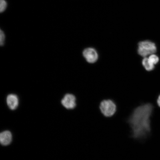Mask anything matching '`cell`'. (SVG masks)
<instances>
[{
  "label": "cell",
  "mask_w": 160,
  "mask_h": 160,
  "mask_svg": "<svg viewBox=\"0 0 160 160\" xmlns=\"http://www.w3.org/2000/svg\"><path fill=\"white\" fill-rule=\"evenodd\" d=\"M153 107L150 103L139 106L133 110L128 120L131 128L132 136L133 138H145L151 132V118Z\"/></svg>",
  "instance_id": "obj_1"
},
{
  "label": "cell",
  "mask_w": 160,
  "mask_h": 160,
  "mask_svg": "<svg viewBox=\"0 0 160 160\" xmlns=\"http://www.w3.org/2000/svg\"><path fill=\"white\" fill-rule=\"evenodd\" d=\"M100 109L104 116L110 117L115 114L117 111V107L112 100H105L100 104Z\"/></svg>",
  "instance_id": "obj_3"
},
{
  "label": "cell",
  "mask_w": 160,
  "mask_h": 160,
  "mask_svg": "<svg viewBox=\"0 0 160 160\" xmlns=\"http://www.w3.org/2000/svg\"><path fill=\"white\" fill-rule=\"evenodd\" d=\"M12 141V135L11 132L7 131H5L0 134V141L2 145H9Z\"/></svg>",
  "instance_id": "obj_7"
},
{
  "label": "cell",
  "mask_w": 160,
  "mask_h": 160,
  "mask_svg": "<svg viewBox=\"0 0 160 160\" xmlns=\"http://www.w3.org/2000/svg\"><path fill=\"white\" fill-rule=\"evenodd\" d=\"M7 7V3L5 0L0 1V12H2L6 9Z\"/></svg>",
  "instance_id": "obj_10"
},
{
  "label": "cell",
  "mask_w": 160,
  "mask_h": 160,
  "mask_svg": "<svg viewBox=\"0 0 160 160\" xmlns=\"http://www.w3.org/2000/svg\"><path fill=\"white\" fill-rule=\"evenodd\" d=\"M5 41V35L3 32L1 30L0 32V44L1 46H3L4 44Z\"/></svg>",
  "instance_id": "obj_11"
},
{
  "label": "cell",
  "mask_w": 160,
  "mask_h": 160,
  "mask_svg": "<svg viewBox=\"0 0 160 160\" xmlns=\"http://www.w3.org/2000/svg\"><path fill=\"white\" fill-rule=\"evenodd\" d=\"M157 103L159 107H160V95L159 96L157 100Z\"/></svg>",
  "instance_id": "obj_12"
},
{
  "label": "cell",
  "mask_w": 160,
  "mask_h": 160,
  "mask_svg": "<svg viewBox=\"0 0 160 160\" xmlns=\"http://www.w3.org/2000/svg\"><path fill=\"white\" fill-rule=\"evenodd\" d=\"M157 51V48L155 43L151 41H143L138 44V52L142 57H146L155 53Z\"/></svg>",
  "instance_id": "obj_2"
},
{
  "label": "cell",
  "mask_w": 160,
  "mask_h": 160,
  "mask_svg": "<svg viewBox=\"0 0 160 160\" xmlns=\"http://www.w3.org/2000/svg\"><path fill=\"white\" fill-rule=\"evenodd\" d=\"M142 63L144 67L147 71H151L154 69L155 65L150 61L148 58L145 57L142 60Z\"/></svg>",
  "instance_id": "obj_8"
},
{
  "label": "cell",
  "mask_w": 160,
  "mask_h": 160,
  "mask_svg": "<svg viewBox=\"0 0 160 160\" xmlns=\"http://www.w3.org/2000/svg\"><path fill=\"white\" fill-rule=\"evenodd\" d=\"M7 102L8 107L11 110H15L19 104V99L18 96L15 94H11L7 96Z\"/></svg>",
  "instance_id": "obj_6"
},
{
  "label": "cell",
  "mask_w": 160,
  "mask_h": 160,
  "mask_svg": "<svg viewBox=\"0 0 160 160\" xmlns=\"http://www.w3.org/2000/svg\"><path fill=\"white\" fill-rule=\"evenodd\" d=\"M148 59L154 65L157 64L159 60V57L154 54L150 55Z\"/></svg>",
  "instance_id": "obj_9"
},
{
  "label": "cell",
  "mask_w": 160,
  "mask_h": 160,
  "mask_svg": "<svg viewBox=\"0 0 160 160\" xmlns=\"http://www.w3.org/2000/svg\"><path fill=\"white\" fill-rule=\"evenodd\" d=\"M83 55L87 61L89 63H95L98 58L97 51L91 48H87L84 50Z\"/></svg>",
  "instance_id": "obj_4"
},
{
  "label": "cell",
  "mask_w": 160,
  "mask_h": 160,
  "mask_svg": "<svg viewBox=\"0 0 160 160\" xmlns=\"http://www.w3.org/2000/svg\"><path fill=\"white\" fill-rule=\"evenodd\" d=\"M76 98L74 95L71 94H67L62 100L61 103L66 108L71 109L76 107Z\"/></svg>",
  "instance_id": "obj_5"
}]
</instances>
